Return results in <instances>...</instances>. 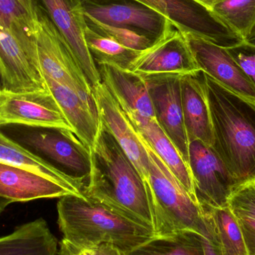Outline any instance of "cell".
Here are the masks:
<instances>
[{
	"label": "cell",
	"instance_id": "obj_29",
	"mask_svg": "<svg viewBox=\"0 0 255 255\" xmlns=\"http://www.w3.org/2000/svg\"><path fill=\"white\" fill-rule=\"evenodd\" d=\"M87 26L94 32L109 37L123 46L133 50L142 52L149 48L155 41L142 33L128 28L113 26L103 23L85 14Z\"/></svg>",
	"mask_w": 255,
	"mask_h": 255
},
{
	"label": "cell",
	"instance_id": "obj_11",
	"mask_svg": "<svg viewBox=\"0 0 255 255\" xmlns=\"http://www.w3.org/2000/svg\"><path fill=\"white\" fill-rule=\"evenodd\" d=\"M0 85L13 93L48 91L37 51L25 47L0 22Z\"/></svg>",
	"mask_w": 255,
	"mask_h": 255
},
{
	"label": "cell",
	"instance_id": "obj_26",
	"mask_svg": "<svg viewBox=\"0 0 255 255\" xmlns=\"http://www.w3.org/2000/svg\"><path fill=\"white\" fill-rule=\"evenodd\" d=\"M0 22L25 47L37 51L35 16L19 0H0Z\"/></svg>",
	"mask_w": 255,
	"mask_h": 255
},
{
	"label": "cell",
	"instance_id": "obj_19",
	"mask_svg": "<svg viewBox=\"0 0 255 255\" xmlns=\"http://www.w3.org/2000/svg\"><path fill=\"white\" fill-rule=\"evenodd\" d=\"M181 100L189 142L198 139L211 146L212 122L201 70L181 76Z\"/></svg>",
	"mask_w": 255,
	"mask_h": 255
},
{
	"label": "cell",
	"instance_id": "obj_10",
	"mask_svg": "<svg viewBox=\"0 0 255 255\" xmlns=\"http://www.w3.org/2000/svg\"><path fill=\"white\" fill-rule=\"evenodd\" d=\"M39 2L65 40L90 86L94 89L102 80L85 40L87 23L82 0H39Z\"/></svg>",
	"mask_w": 255,
	"mask_h": 255
},
{
	"label": "cell",
	"instance_id": "obj_9",
	"mask_svg": "<svg viewBox=\"0 0 255 255\" xmlns=\"http://www.w3.org/2000/svg\"><path fill=\"white\" fill-rule=\"evenodd\" d=\"M82 5L85 14L100 22L138 31L155 42L175 28L161 13L136 0H82Z\"/></svg>",
	"mask_w": 255,
	"mask_h": 255
},
{
	"label": "cell",
	"instance_id": "obj_25",
	"mask_svg": "<svg viewBox=\"0 0 255 255\" xmlns=\"http://www.w3.org/2000/svg\"><path fill=\"white\" fill-rule=\"evenodd\" d=\"M127 255H205L203 237L193 232L155 236Z\"/></svg>",
	"mask_w": 255,
	"mask_h": 255
},
{
	"label": "cell",
	"instance_id": "obj_6",
	"mask_svg": "<svg viewBox=\"0 0 255 255\" xmlns=\"http://www.w3.org/2000/svg\"><path fill=\"white\" fill-rule=\"evenodd\" d=\"M34 36L43 79H52L73 90L97 112L92 88L65 40L40 2L36 10Z\"/></svg>",
	"mask_w": 255,
	"mask_h": 255
},
{
	"label": "cell",
	"instance_id": "obj_32",
	"mask_svg": "<svg viewBox=\"0 0 255 255\" xmlns=\"http://www.w3.org/2000/svg\"><path fill=\"white\" fill-rule=\"evenodd\" d=\"M59 255H127V253L111 244L85 248L76 247L62 239L60 243Z\"/></svg>",
	"mask_w": 255,
	"mask_h": 255
},
{
	"label": "cell",
	"instance_id": "obj_36",
	"mask_svg": "<svg viewBox=\"0 0 255 255\" xmlns=\"http://www.w3.org/2000/svg\"><path fill=\"white\" fill-rule=\"evenodd\" d=\"M193 1H197V2L203 4L205 7H208V8L212 10L213 7H214L218 1H220V0H193Z\"/></svg>",
	"mask_w": 255,
	"mask_h": 255
},
{
	"label": "cell",
	"instance_id": "obj_23",
	"mask_svg": "<svg viewBox=\"0 0 255 255\" xmlns=\"http://www.w3.org/2000/svg\"><path fill=\"white\" fill-rule=\"evenodd\" d=\"M0 161L25 168L68 186L84 194L85 182L76 179L51 166L30 153L0 131Z\"/></svg>",
	"mask_w": 255,
	"mask_h": 255
},
{
	"label": "cell",
	"instance_id": "obj_16",
	"mask_svg": "<svg viewBox=\"0 0 255 255\" xmlns=\"http://www.w3.org/2000/svg\"><path fill=\"white\" fill-rule=\"evenodd\" d=\"M199 70L230 91L255 100V88L227 49L193 34L184 35Z\"/></svg>",
	"mask_w": 255,
	"mask_h": 255
},
{
	"label": "cell",
	"instance_id": "obj_3",
	"mask_svg": "<svg viewBox=\"0 0 255 255\" xmlns=\"http://www.w3.org/2000/svg\"><path fill=\"white\" fill-rule=\"evenodd\" d=\"M57 211L63 239L76 247L111 244L127 253L156 236L151 229L83 196L60 198Z\"/></svg>",
	"mask_w": 255,
	"mask_h": 255
},
{
	"label": "cell",
	"instance_id": "obj_12",
	"mask_svg": "<svg viewBox=\"0 0 255 255\" xmlns=\"http://www.w3.org/2000/svg\"><path fill=\"white\" fill-rule=\"evenodd\" d=\"M181 76L162 74L143 77L157 124L188 163L189 140L183 115Z\"/></svg>",
	"mask_w": 255,
	"mask_h": 255
},
{
	"label": "cell",
	"instance_id": "obj_2",
	"mask_svg": "<svg viewBox=\"0 0 255 255\" xmlns=\"http://www.w3.org/2000/svg\"><path fill=\"white\" fill-rule=\"evenodd\" d=\"M202 79L212 122L211 147L239 187L255 184V100L225 88L203 72Z\"/></svg>",
	"mask_w": 255,
	"mask_h": 255
},
{
	"label": "cell",
	"instance_id": "obj_17",
	"mask_svg": "<svg viewBox=\"0 0 255 255\" xmlns=\"http://www.w3.org/2000/svg\"><path fill=\"white\" fill-rule=\"evenodd\" d=\"M80 192L25 168L0 161V197L13 202L55 199Z\"/></svg>",
	"mask_w": 255,
	"mask_h": 255
},
{
	"label": "cell",
	"instance_id": "obj_1",
	"mask_svg": "<svg viewBox=\"0 0 255 255\" xmlns=\"http://www.w3.org/2000/svg\"><path fill=\"white\" fill-rule=\"evenodd\" d=\"M89 149L91 171L84 189L85 197L154 231L145 183L116 139L100 121L95 140Z\"/></svg>",
	"mask_w": 255,
	"mask_h": 255
},
{
	"label": "cell",
	"instance_id": "obj_22",
	"mask_svg": "<svg viewBox=\"0 0 255 255\" xmlns=\"http://www.w3.org/2000/svg\"><path fill=\"white\" fill-rule=\"evenodd\" d=\"M57 250L58 241L42 218L0 238V255H56Z\"/></svg>",
	"mask_w": 255,
	"mask_h": 255
},
{
	"label": "cell",
	"instance_id": "obj_37",
	"mask_svg": "<svg viewBox=\"0 0 255 255\" xmlns=\"http://www.w3.org/2000/svg\"><path fill=\"white\" fill-rule=\"evenodd\" d=\"M10 204H11V202H10V201L0 197V214L5 211L6 208H7V207Z\"/></svg>",
	"mask_w": 255,
	"mask_h": 255
},
{
	"label": "cell",
	"instance_id": "obj_7",
	"mask_svg": "<svg viewBox=\"0 0 255 255\" xmlns=\"http://www.w3.org/2000/svg\"><path fill=\"white\" fill-rule=\"evenodd\" d=\"M161 13L184 35L193 34L229 49L244 41L211 9L193 0H136Z\"/></svg>",
	"mask_w": 255,
	"mask_h": 255
},
{
	"label": "cell",
	"instance_id": "obj_35",
	"mask_svg": "<svg viewBox=\"0 0 255 255\" xmlns=\"http://www.w3.org/2000/svg\"><path fill=\"white\" fill-rule=\"evenodd\" d=\"M19 1L29 10L33 16H36V10L39 4V0H19Z\"/></svg>",
	"mask_w": 255,
	"mask_h": 255
},
{
	"label": "cell",
	"instance_id": "obj_30",
	"mask_svg": "<svg viewBox=\"0 0 255 255\" xmlns=\"http://www.w3.org/2000/svg\"><path fill=\"white\" fill-rule=\"evenodd\" d=\"M229 207L235 216L255 221V184L243 186L231 196Z\"/></svg>",
	"mask_w": 255,
	"mask_h": 255
},
{
	"label": "cell",
	"instance_id": "obj_8",
	"mask_svg": "<svg viewBox=\"0 0 255 255\" xmlns=\"http://www.w3.org/2000/svg\"><path fill=\"white\" fill-rule=\"evenodd\" d=\"M188 164L201 208L229 206L231 196L240 187L214 148L198 139L190 141Z\"/></svg>",
	"mask_w": 255,
	"mask_h": 255
},
{
	"label": "cell",
	"instance_id": "obj_14",
	"mask_svg": "<svg viewBox=\"0 0 255 255\" xmlns=\"http://www.w3.org/2000/svg\"><path fill=\"white\" fill-rule=\"evenodd\" d=\"M6 124L63 128L73 131L49 90L24 93L0 90V126Z\"/></svg>",
	"mask_w": 255,
	"mask_h": 255
},
{
	"label": "cell",
	"instance_id": "obj_38",
	"mask_svg": "<svg viewBox=\"0 0 255 255\" xmlns=\"http://www.w3.org/2000/svg\"><path fill=\"white\" fill-rule=\"evenodd\" d=\"M245 41L248 42V43H251V44L255 45V28L252 31L251 34H250L247 38H246Z\"/></svg>",
	"mask_w": 255,
	"mask_h": 255
},
{
	"label": "cell",
	"instance_id": "obj_34",
	"mask_svg": "<svg viewBox=\"0 0 255 255\" xmlns=\"http://www.w3.org/2000/svg\"><path fill=\"white\" fill-rule=\"evenodd\" d=\"M208 234L203 238L204 253L205 255H223L217 238L209 229Z\"/></svg>",
	"mask_w": 255,
	"mask_h": 255
},
{
	"label": "cell",
	"instance_id": "obj_13",
	"mask_svg": "<svg viewBox=\"0 0 255 255\" xmlns=\"http://www.w3.org/2000/svg\"><path fill=\"white\" fill-rule=\"evenodd\" d=\"M93 93L99 120L134 165L149 194V160L137 130L103 82L93 89Z\"/></svg>",
	"mask_w": 255,
	"mask_h": 255
},
{
	"label": "cell",
	"instance_id": "obj_31",
	"mask_svg": "<svg viewBox=\"0 0 255 255\" xmlns=\"http://www.w3.org/2000/svg\"><path fill=\"white\" fill-rule=\"evenodd\" d=\"M227 50L255 88V45L244 40Z\"/></svg>",
	"mask_w": 255,
	"mask_h": 255
},
{
	"label": "cell",
	"instance_id": "obj_15",
	"mask_svg": "<svg viewBox=\"0 0 255 255\" xmlns=\"http://www.w3.org/2000/svg\"><path fill=\"white\" fill-rule=\"evenodd\" d=\"M129 70L142 76L200 71L185 36L175 28L140 52Z\"/></svg>",
	"mask_w": 255,
	"mask_h": 255
},
{
	"label": "cell",
	"instance_id": "obj_24",
	"mask_svg": "<svg viewBox=\"0 0 255 255\" xmlns=\"http://www.w3.org/2000/svg\"><path fill=\"white\" fill-rule=\"evenodd\" d=\"M202 209L206 228L217 238L223 255H248L241 226L229 206Z\"/></svg>",
	"mask_w": 255,
	"mask_h": 255
},
{
	"label": "cell",
	"instance_id": "obj_39",
	"mask_svg": "<svg viewBox=\"0 0 255 255\" xmlns=\"http://www.w3.org/2000/svg\"><path fill=\"white\" fill-rule=\"evenodd\" d=\"M0 90H1V85H0Z\"/></svg>",
	"mask_w": 255,
	"mask_h": 255
},
{
	"label": "cell",
	"instance_id": "obj_27",
	"mask_svg": "<svg viewBox=\"0 0 255 255\" xmlns=\"http://www.w3.org/2000/svg\"><path fill=\"white\" fill-rule=\"evenodd\" d=\"M85 40L97 65L111 64L129 70L133 60L140 53L94 32L88 26L85 31Z\"/></svg>",
	"mask_w": 255,
	"mask_h": 255
},
{
	"label": "cell",
	"instance_id": "obj_18",
	"mask_svg": "<svg viewBox=\"0 0 255 255\" xmlns=\"http://www.w3.org/2000/svg\"><path fill=\"white\" fill-rule=\"evenodd\" d=\"M97 67L102 82L129 119L155 118L148 85L143 76L111 64H100Z\"/></svg>",
	"mask_w": 255,
	"mask_h": 255
},
{
	"label": "cell",
	"instance_id": "obj_21",
	"mask_svg": "<svg viewBox=\"0 0 255 255\" xmlns=\"http://www.w3.org/2000/svg\"><path fill=\"white\" fill-rule=\"evenodd\" d=\"M129 120L184 188L197 201L190 166L183 158L175 144L157 124L156 118H137Z\"/></svg>",
	"mask_w": 255,
	"mask_h": 255
},
{
	"label": "cell",
	"instance_id": "obj_33",
	"mask_svg": "<svg viewBox=\"0 0 255 255\" xmlns=\"http://www.w3.org/2000/svg\"><path fill=\"white\" fill-rule=\"evenodd\" d=\"M235 217L241 226L248 255H255V221L240 216Z\"/></svg>",
	"mask_w": 255,
	"mask_h": 255
},
{
	"label": "cell",
	"instance_id": "obj_28",
	"mask_svg": "<svg viewBox=\"0 0 255 255\" xmlns=\"http://www.w3.org/2000/svg\"><path fill=\"white\" fill-rule=\"evenodd\" d=\"M212 10L244 40L255 28V0H220Z\"/></svg>",
	"mask_w": 255,
	"mask_h": 255
},
{
	"label": "cell",
	"instance_id": "obj_5",
	"mask_svg": "<svg viewBox=\"0 0 255 255\" xmlns=\"http://www.w3.org/2000/svg\"><path fill=\"white\" fill-rule=\"evenodd\" d=\"M0 131L34 155L61 172L86 181L91 152L72 130L22 124L0 126Z\"/></svg>",
	"mask_w": 255,
	"mask_h": 255
},
{
	"label": "cell",
	"instance_id": "obj_4",
	"mask_svg": "<svg viewBox=\"0 0 255 255\" xmlns=\"http://www.w3.org/2000/svg\"><path fill=\"white\" fill-rule=\"evenodd\" d=\"M138 133L149 160L148 197L156 236L193 232L205 238L208 231L199 202L184 188L143 136Z\"/></svg>",
	"mask_w": 255,
	"mask_h": 255
},
{
	"label": "cell",
	"instance_id": "obj_20",
	"mask_svg": "<svg viewBox=\"0 0 255 255\" xmlns=\"http://www.w3.org/2000/svg\"><path fill=\"white\" fill-rule=\"evenodd\" d=\"M44 81L47 89L74 133L90 148L98 132V113L93 110L73 90L47 78H44Z\"/></svg>",
	"mask_w": 255,
	"mask_h": 255
}]
</instances>
